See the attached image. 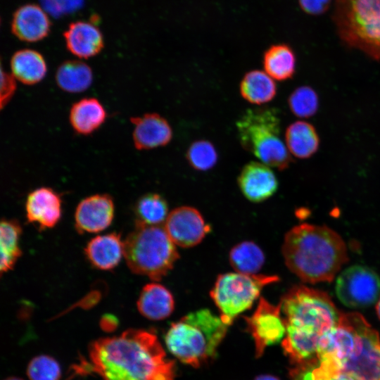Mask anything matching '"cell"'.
I'll use <instances>...</instances> for the list:
<instances>
[{
    "mask_svg": "<svg viewBox=\"0 0 380 380\" xmlns=\"http://www.w3.org/2000/svg\"><path fill=\"white\" fill-rule=\"evenodd\" d=\"M0 233V272L2 274L11 270L22 255L19 247L22 228L17 220L4 219L1 222Z\"/></svg>",
    "mask_w": 380,
    "mask_h": 380,
    "instance_id": "4316f807",
    "label": "cell"
},
{
    "mask_svg": "<svg viewBox=\"0 0 380 380\" xmlns=\"http://www.w3.org/2000/svg\"><path fill=\"white\" fill-rule=\"evenodd\" d=\"M279 305L286 330L319 338L337 325L341 315L327 293L305 285L292 286Z\"/></svg>",
    "mask_w": 380,
    "mask_h": 380,
    "instance_id": "277c9868",
    "label": "cell"
},
{
    "mask_svg": "<svg viewBox=\"0 0 380 380\" xmlns=\"http://www.w3.org/2000/svg\"><path fill=\"white\" fill-rule=\"evenodd\" d=\"M333 20L345 44L380 59V0H336Z\"/></svg>",
    "mask_w": 380,
    "mask_h": 380,
    "instance_id": "52a82bcc",
    "label": "cell"
},
{
    "mask_svg": "<svg viewBox=\"0 0 380 380\" xmlns=\"http://www.w3.org/2000/svg\"><path fill=\"white\" fill-rule=\"evenodd\" d=\"M237 182L243 196L254 203L269 198L278 188L276 175L270 166L262 162L251 161L246 164Z\"/></svg>",
    "mask_w": 380,
    "mask_h": 380,
    "instance_id": "5bb4252c",
    "label": "cell"
},
{
    "mask_svg": "<svg viewBox=\"0 0 380 380\" xmlns=\"http://www.w3.org/2000/svg\"><path fill=\"white\" fill-rule=\"evenodd\" d=\"M232 267L236 272L255 274L265 262L262 249L254 242L245 241L234 246L229 255Z\"/></svg>",
    "mask_w": 380,
    "mask_h": 380,
    "instance_id": "83f0119b",
    "label": "cell"
},
{
    "mask_svg": "<svg viewBox=\"0 0 380 380\" xmlns=\"http://www.w3.org/2000/svg\"><path fill=\"white\" fill-rule=\"evenodd\" d=\"M134 125L132 139L138 150H150L167 145L173 137V131L168 121L158 113H146L132 117Z\"/></svg>",
    "mask_w": 380,
    "mask_h": 380,
    "instance_id": "9a60e30c",
    "label": "cell"
},
{
    "mask_svg": "<svg viewBox=\"0 0 380 380\" xmlns=\"http://www.w3.org/2000/svg\"><path fill=\"white\" fill-rule=\"evenodd\" d=\"M281 307L274 305L261 298L254 312L246 317L247 330L251 335L257 357L262 355L265 348L277 343L286 334V327L281 317Z\"/></svg>",
    "mask_w": 380,
    "mask_h": 380,
    "instance_id": "8fae6325",
    "label": "cell"
},
{
    "mask_svg": "<svg viewBox=\"0 0 380 380\" xmlns=\"http://www.w3.org/2000/svg\"><path fill=\"white\" fill-rule=\"evenodd\" d=\"M90 263L101 270L114 269L124 256V241L120 234L110 233L99 235L91 239L84 248Z\"/></svg>",
    "mask_w": 380,
    "mask_h": 380,
    "instance_id": "d6986e66",
    "label": "cell"
},
{
    "mask_svg": "<svg viewBox=\"0 0 380 380\" xmlns=\"http://www.w3.org/2000/svg\"><path fill=\"white\" fill-rule=\"evenodd\" d=\"M51 23L47 13L33 4H25L13 14L11 31L20 40L36 42L45 38L50 32Z\"/></svg>",
    "mask_w": 380,
    "mask_h": 380,
    "instance_id": "e0dca14e",
    "label": "cell"
},
{
    "mask_svg": "<svg viewBox=\"0 0 380 380\" xmlns=\"http://www.w3.org/2000/svg\"><path fill=\"white\" fill-rule=\"evenodd\" d=\"M279 279L275 275L224 273L217 277L210 296L220 312L221 319L229 326L238 315L253 305L265 286Z\"/></svg>",
    "mask_w": 380,
    "mask_h": 380,
    "instance_id": "9c48e42d",
    "label": "cell"
},
{
    "mask_svg": "<svg viewBox=\"0 0 380 380\" xmlns=\"http://www.w3.org/2000/svg\"><path fill=\"white\" fill-rule=\"evenodd\" d=\"M137 305L139 312L146 318L161 320L172 313L175 300L167 288L157 282H152L142 288Z\"/></svg>",
    "mask_w": 380,
    "mask_h": 380,
    "instance_id": "ffe728a7",
    "label": "cell"
},
{
    "mask_svg": "<svg viewBox=\"0 0 380 380\" xmlns=\"http://www.w3.org/2000/svg\"><path fill=\"white\" fill-rule=\"evenodd\" d=\"M11 74L20 82L33 85L41 82L47 72L42 55L32 49L16 51L11 59Z\"/></svg>",
    "mask_w": 380,
    "mask_h": 380,
    "instance_id": "603a6c76",
    "label": "cell"
},
{
    "mask_svg": "<svg viewBox=\"0 0 380 380\" xmlns=\"http://www.w3.org/2000/svg\"><path fill=\"white\" fill-rule=\"evenodd\" d=\"M114 203L108 194H95L82 200L75 213V225L80 232L97 233L110 226L114 217Z\"/></svg>",
    "mask_w": 380,
    "mask_h": 380,
    "instance_id": "4fadbf2b",
    "label": "cell"
},
{
    "mask_svg": "<svg viewBox=\"0 0 380 380\" xmlns=\"http://www.w3.org/2000/svg\"><path fill=\"white\" fill-rule=\"evenodd\" d=\"M355 340L350 352L336 362L319 361L310 372L328 376L345 374L354 380H380V338L365 318L354 312Z\"/></svg>",
    "mask_w": 380,
    "mask_h": 380,
    "instance_id": "ba28073f",
    "label": "cell"
},
{
    "mask_svg": "<svg viewBox=\"0 0 380 380\" xmlns=\"http://www.w3.org/2000/svg\"><path fill=\"white\" fill-rule=\"evenodd\" d=\"M106 112L101 102L95 98H84L70 108L69 120L78 134L87 135L99 129L105 122Z\"/></svg>",
    "mask_w": 380,
    "mask_h": 380,
    "instance_id": "44dd1931",
    "label": "cell"
},
{
    "mask_svg": "<svg viewBox=\"0 0 380 380\" xmlns=\"http://www.w3.org/2000/svg\"><path fill=\"white\" fill-rule=\"evenodd\" d=\"M296 63L293 49L285 44L271 46L264 53L262 58L265 72L278 81L287 80L294 75Z\"/></svg>",
    "mask_w": 380,
    "mask_h": 380,
    "instance_id": "d4e9b609",
    "label": "cell"
},
{
    "mask_svg": "<svg viewBox=\"0 0 380 380\" xmlns=\"http://www.w3.org/2000/svg\"><path fill=\"white\" fill-rule=\"evenodd\" d=\"M285 144L290 154L300 159L312 156L318 150L319 137L315 127L305 121H296L286 129Z\"/></svg>",
    "mask_w": 380,
    "mask_h": 380,
    "instance_id": "7402d4cb",
    "label": "cell"
},
{
    "mask_svg": "<svg viewBox=\"0 0 380 380\" xmlns=\"http://www.w3.org/2000/svg\"><path fill=\"white\" fill-rule=\"evenodd\" d=\"M68 50L80 58L95 56L103 48V37L94 24L77 21L70 24L63 33Z\"/></svg>",
    "mask_w": 380,
    "mask_h": 380,
    "instance_id": "ac0fdd59",
    "label": "cell"
},
{
    "mask_svg": "<svg viewBox=\"0 0 380 380\" xmlns=\"http://www.w3.org/2000/svg\"><path fill=\"white\" fill-rule=\"evenodd\" d=\"M228 327L220 316L201 309L173 323L165 334V344L179 361L197 367L215 356Z\"/></svg>",
    "mask_w": 380,
    "mask_h": 380,
    "instance_id": "3957f363",
    "label": "cell"
},
{
    "mask_svg": "<svg viewBox=\"0 0 380 380\" xmlns=\"http://www.w3.org/2000/svg\"><path fill=\"white\" fill-rule=\"evenodd\" d=\"M335 291L339 300L353 308L374 304L380 297V277L369 267L352 265L337 277Z\"/></svg>",
    "mask_w": 380,
    "mask_h": 380,
    "instance_id": "30bf717a",
    "label": "cell"
},
{
    "mask_svg": "<svg viewBox=\"0 0 380 380\" xmlns=\"http://www.w3.org/2000/svg\"><path fill=\"white\" fill-rule=\"evenodd\" d=\"M376 310L377 315L379 318L380 319V297L377 301Z\"/></svg>",
    "mask_w": 380,
    "mask_h": 380,
    "instance_id": "f35d334b",
    "label": "cell"
},
{
    "mask_svg": "<svg viewBox=\"0 0 380 380\" xmlns=\"http://www.w3.org/2000/svg\"><path fill=\"white\" fill-rule=\"evenodd\" d=\"M298 3L305 13L317 15L323 14L329 9L331 0H298Z\"/></svg>",
    "mask_w": 380,
    "mask_h": 380,
    "instance_id": "e575fe53",
    "label": "cell"
},
{
    "mask_svg": "<svg viewBox=\"0 0 380 380\" xmlns=\"http://www.w3.org/2000/svg\"><path fill=\"white\" fill-rule=\"evenodd\" d=\"M296 380H354L352 377L342 373H336L328 376L313 374L308 370L303 374H294Z\"/></svg>",
    "mask_w": 380,
    "mask_h": 380,
    "instance_id": "d590c367",
    "label": "cell"
},
{
    "mask_svg": "<svg viewBox=\"0 0 380 380\" xmlns=\"http://www.w3.org/2000/svg\"><path fill=\"white\" fill-rule=\"evenodd\" d=\"M16 89L15 78L12 74L1 69V108L12 98Z\"/></svg>",
    "mask_w": 380,
    "mask_h": 380,
    "instance_id": "836d02e7",
    "label": "cell"
},
{
    "mask_svg": "<svg viewBox=\"0 0 380 380\" xmlns=\"http://www.w3.org/2000/svg\"><path fill=\"white\" fill-rule=\"evenodd\" d=\"M289 107L296 117L308 118L313 116L319 107V97L309 86L296 88L289 96Z\"/></svg>",
    "mask_w": 380,
    "mask_h": 380,
    "instance_id": "f546056e",
    "label": "cell"
},
{
    "mask_svg": "<svg viewBox=\"0 0 380 380\" xmlns=\"http://www.w3.org/2000/svg\"><path fill=\"white\" fill-rule=\"evenodd\" d=\"M26 218L40 230L52 228L61 217V198L51 188L40 187L30 192L25 203Z\"/></svg>",
    "mask_w": 380,
    "mask_h": 380,
    "instance_id": "2e32d148",
    "label": "cell"
},
{
    "mask_svg": "<svg viewBox=\"0 0 380 380\" xmlns=\"http://www.w3.org/2000/svg\"><path fill=\"white\" fill-rule=\"evenodd\" d=\"M5 380H22L21 379H19L18 377H9Z\"/></svg>",
    "mask_w": 380,
    "mask_h": 380,
    "instance_id": "ab89813d",
    "label": "cell"
},
{
    "mask_svg": "<svg viewBox=\"0 0 380 380\" xmlns=\"http://www.w3.org/2000/svg\"><path fill=\"white\" fill-rule=\"evenodd\" d=\"M27 374L30 380H59L61 374L57 361L45 355L37 356L30 362Z\"/></svg>",
    "mask_w": 380,
    "mask_h": 380,
    "instance_id": "1f68e13d",
    "label": "cell"
},
{
    "mask_svg": "<svg viewBox=\"0 0 380 380\" xmlns=\"http://www.w3.org/2000/svg\"><path fill=\"white\" fill-rule=\"evenodd\" d=\"M42 8L55 18L75 12L80 8L84 0H39Z\"/></svg>",
    "mask_w": 380,
    "mask_h": 380,
    "instance_id": "d6a6232c",
    "label": "cell"
},
{
    "mask_svg": "<svg viewBox=\"0 0 380 380\" xmlns=\"http://www.w3.org/2000/svg\"><path fill=\"white\" fill-rule=\"evenodd\" d=\"M117 324L116 319L111 315H106L101 319V326L105 329L113 328Z\"/></svg>",
    "mask_w": 380,
    "mask_h": 380,
    "instance_id": "8d00e7d4",
    "label": "cell"
},
{
    "mask_svg": "<svg viewBox=\"0 0 380 380\" xmlns=\"http://www.w3.org/2000/svg\"><path fill=\"white\" fill-rule=\"evenodd\" d=\"M254 380H279L277 377L272 375H260L257 376Z\"/></svg>",
    "mask_w": 380,
    "mask_h": 380,
    "instance_id": "74e56055",
    "label": "cell"
},
{
    "mask_svg": "<svg viewBox=\"0 0 380 380\" xmlns=\"http://www.w3.org/2000/svg\"><path fill=\"white\" fill-rule=\"evenodd\" d=\"M277 90L274 79L260 70L247 72L239 84V91L243 99L256 105L271 101L275 97Z\"/></svg>",
    "mask_w": 380,
    "mask_h": 380,
    "instance_id": "cb8c5ba5",
    "label": "cell"
},
{
    "mask_svg": "<svg viewBox=\"0 0 380 380\" xmlns=\"http://www.w3.org/2000/svg\"><path fill=\"white\" fill-rule=\"evenodd\" d=\"M236 129L243 149L262 163L279 170L289 166L292 158L280 139V120L275 109H247L236 121Z\"/></svg>",
    "mask_w": 380,
    "mask_h": 380,
    "instance_id": "8992f818",
    "label": "cell"
},
{
    "mask_svg": "<svg viewBox=\"0 0 380 380\" xmlns=\"http://www.w3.org/2000/svg\"><path fill=\"white\" fill-rule=\"evenodd\" d=\"M124 241V257L130 270L160 281L179 255L163 225L135 224Z\"/></svg>",
    "mask_w": 380,
    "mask_h": 380,
    "instance_id": "5b68a950",
    "label": "cell"
},
{
    "mask_svg": "<svg viewBox=\"0 0 380 380\" xmlns=\"http://www.w3.org/2000/svg\"><path fill=\"white\" fill-rule=\"evenodd\" d=\"M281 252L288 269L310 284L331 282L348 260L341 236L324 225L293 227L284 236Z\"/></svg>",
    "mask_w": 380,
    "mask_h": 380,
    "instance_id": "7a4b0ae2",
    "label": "cell"
},
{
    "mask_svg": "<svg viewBox=\"0 0 380 380\" xmlns=\"http://www.w3.org/2000/svg\"><path fill=\"white\" fill-rule=\"evenodd\" d=\"M168 215L165 199L158 194H147L142 196L136 203L135 224L163 225Z\"/></svg>",
    "mask_w": 380,
    "mask_h": 380,
    "instance_id": "f1b7e54d",
    "label": "cell"
},
{
    "mask_svg": "<svg viewBox=\"0 0 380 380\" xmlns=\"http://www.w3.org/2000/svg\"><path fill=\"white\" fill-rule=\"evenodd\" d=\"M92 81L91 68L81 61H66L56 70L57 85L68 93L82 92L91 86Z\"/></svg>",
    "mask_w": 380,
    "mask_h": 380,
    "instance_id": "484cf974",
    "label": "cell"
},
{
    "mask_svg": "<svg viewBox=\"0 0 380 380\" xmlns=\"http://www.w3.org/2000/svg\"><path fill=\"white\" fill-rule=\"evenodd\" d=\"M163 227L174 243L182 248L198 244L210 230L199 211L190 206L172 210Z\"/></svg>",
    "mask_w": 380,
    "mask_h": 380,
    "instance_id": "7c38bea8",
    "label": "cell"
},
{
    "mask_svg": "<svg viewBox=\"0 0 380 380\" xmlns=\"http://www.w3.org/2000/svg\"><path fill=\"white\" fill-rule=\"evenodd\" d=\"M88 357L75 366V374L96 373L102 380H175V362L151 331L127 329L99 338L91 343Z\"/></svg>",
    "mask_w": 380,
    "mask_h": 380,
    "instance_id": "6da1fadb",
    "label": "cell"
},
{
    "mask_svg": "<svg viewBox=\"0 0 380 380\" xmlns=\"http://www.w3.org/2000/svg\"><path fill=\"white\" fill-rule=\"evenodd\" d=\"M186 158L194 169L207 171L215 165L218 154L210 141L200 139L194 141L189 146L186 152Z\"/></svg>",
    "mask_w": 380,
    "mask_h": 380,
    "instance_id": "4dcf8cb0",
    "label": "cell"
}]
</instances>
